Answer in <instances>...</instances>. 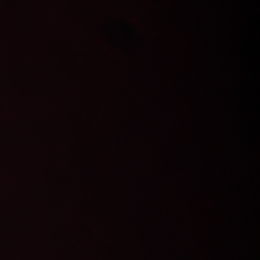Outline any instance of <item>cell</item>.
<instances>
[]
</instances>
